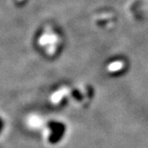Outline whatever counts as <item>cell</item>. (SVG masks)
I'll use <instances>...</instances> for the list:
<instances>
[{
    "label": "cell",
    "instance_id": "1",
    "mask_svg": "<svg viewBox=\"0 0 148 148\" xmlns=\"http://www.w3.org/2000/svg\"><path fill=\"white\" fill-rule=\"evenodd\" d=\"M48 127L51 129V134L49 136V143L52 144L58 143L62 140V138H64L65 131H66V127L64 125V123H60V122L51 121L49 123Z\"/></svg>",
    "mask_w": 148,
    "mask_h": 148
}]
</instances>
